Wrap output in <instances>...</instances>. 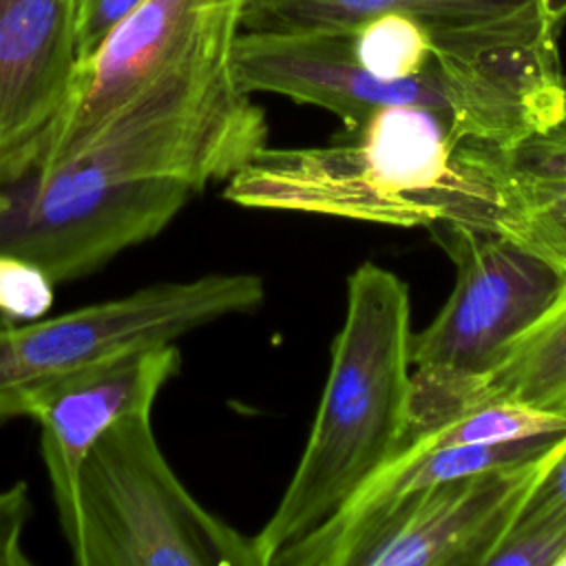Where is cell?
Wrapping results in <instances>:
<instances>
[{
  "label": "cell",
  "instance_id": "cell-1",
  "mask_svg": "<svg viewBox=\"0 0 566 566\" xmlns=\"http://www.w3.org/2000/svg\"><path fill=\"white\" fill-rule=\"evenodd\" d=\"M245 0H144L82 62L35 150L44 170L106 184L175 179L197 192L268 144L234 73Z\"/></svg>",
  "mask_w": 566,
  "mask_h": 566
},
{
  "label": "cell",
  "instance_id": "cell-2",
  "mask_svg": "<svg viewBox=\"0 0 566 566\" xmlns=\"http://www.w3.org/2000/svg\"><path fill=\"white\" fill-rule=\"evenodd\" d=\"M509 146L471 135L436 108L391 104L325 146L265 144L226 179L223 199L402 228L467 226L511 239Z\"/></svg>",
  "mask_w": 566,
  "mask_h": 566
},
{
  "label": "cell",
  "instance_id": "cell-3",
  "mask_svg": "<svg viewBox=\"0 0 566 566\" xmlns=\"http://www.w3.org/2000/svg\"><path fill=\"white\" fill-rule=\"evenodd\" d=\"M407 283L376 263L347 279L345 318L298 464L252 535L261 566L332 517L405 444L411 394Z\"/></svg>",
  "mask_w": 566,
  "mask_h": 566
},
{
  "label": "cell",
  "instance_id": "cell-4",
  "mask_svg": "<svg viewBox=\"0 0 566 566\" xmlns=\"http://www.w3.org/2000/svg\"><path fill=\"white\" fill-rule=\"evenodd\" d=\"M77 566H261L252 535L208 511L166 460L153 413L117 420L80 471Z\"/></svg>",
  "mask_w": 566,
  "mask_h": 566
},
{
  "label": "cell",
  "instance_id": "cell-5",
  "mask_svg": "<svg viewBox=\"0 0 566 566\" xmlns=\"http://www.w3.org/2000/svg\"><path fill=\"white\" fill-rule=\"evenodd\" d=\"M438 241L455 263L453 290L411 340L407 438L471 405L482 376L555 298L566 272L489 230L440 226Z\"/></svg>",
  "mask_w": 566,
  "mask_h": 566
},
{
  "label": "cell",
  "instance_id": "cell-6",
  "mask_svg": "<svg viewBox=\"0 0 566 566\" xmlns=\"http://www.w3.org/2000/svg\"><path fill=\"white\" fill-rule=\"evenodd\" d=\"M265 283L252 272H210L144 285L27 323H0V422L29 418L35 400L104 358L164 343L261 307Z\"/></svg>",
  "mask_w": 566,
  "mask_h": 566
},
{
  "label": "cell",
  "instance_id": "cell-7",
  "mask_svg": "<svg viewBox=\"0 0 566 566\" xmlns=\"http://www.w3.org/2000/svg\"><path fill=\"white\" fill-rule=\"evenodd\" d=\"M195 195L175 179L106 184L22 164L0 172V252L35 261L64 285L159 234Z\"/></svg>",
  "mask_w": 566,
  "mask_h": 566
},
{
  "label": "cell",
  "instance_id": "cell-8",
  "mask_svg": "<svg viewBox=\"0 0 566 566\" xmlns=\"http://www.w3.org/2000/svg\"><path fill=\"white\" fill-rule=\"evenodd\" d=\"M564 433L524 458L440 482L407 500L365 539L352 566H486L551 469Z\"/></svg>",
  "mask_w": 566,
  "mask_h": 566
},
{
  "label": "cell",
  "instance_id": "cell-9",
  "mask_svg": "<svg viewBox=\"0 0 566 566\" xmlns=\"http://www.w3.org/2000/svg\"><path fill=\"white\" fill-rule=\"evenodd\" d=\"M179 367L177 343L130 349L71 374L31 407L29 418L40 427L42 462L71 553L82 535L77 484L84 458L117 420L153 413L157 396Z\"/></svg>",
  "mask_w": 566,
  "mask_h": 566
},
{
  "label": "cell",
  "instance_id": "cell-10",
  "mask_svg": "<svg viewBox=\"0 0 566 566\" xmlns=\"http://www.w3.org/2000/svg\"><path fill=\"white\" fill-rule=\"evenodd\" d=\"M382 13L409 15L440 35L482 49L557 44L566 0H245L243 31H349Z\"/></svg>",
  "mask_w": 566,
  "mask_h": 566
},
{
  "label": "cell",
  "instance_id": "cell-11",
  "mask_svg": "<svg viewBox=\"0 0 566 566\" xmlns=\"http://www.w3.org/2000/svg\"><path fill=\"white\" fill-rule=\"evenodd\" d=\"M77 62V0H0V172L29 161Z\"/></svg>",
  "mask_w": 566,
  "mask_h": 566
},
{
  "label": "cell",
  "instance_id": "cell-12",
  "mask_svg": "<svg viewBox=\"0 0 566 566\" xmlns=\"http://www.w3.org/2000/svg\"><path fill=\"white\" fill-rule=\"evenodd\" d=\"M513 234L566 272V115L506 148Z\"/></svg>",
  "mask_w": 566,
  "mask_h": 566
},
{
  "label": "cell",
  "instance_id": "cell-13",
  "mask_svg": "<svg viewBox=\"0 0 566 566\" xmlns=\"http://www.w3.org/2000/svg\"><path fill=\"white\" fill-rule=\"evenodd\" d=\"M495 398L566 418V281L551 305L502 349L478 382L471 405Z\"/></svg>",
  "mask_w": 566,
  "mask_h": 566
},
{
  "label": "cell",
  "instance_id": "cell-14",
  "mask_svg": "<svg viewBox=\"0 0 566 566\" xmlns=\"http://www.w3.org/2000/svg\"><path fill=\"white\" fill-rule=\"evenodd\" d=\"M566 551V433L559 451L533 489L486 566H557Z\"/></svg>",
  "mask_w": 566,
  "mask_h": 566
},
{
  "label": "cell",
  "instance_id": "cell-15",
  "mask_svg": "<svg viewBox=\"0 0 566 566\" xmlns=\"http://www.w3.org/2000/svg\"><path fill=\"white\" fill-rule=\"evenodd\" d=\"M55 283L44 268L20 254L0 252V323H27L49 316Z\"/></svg>",
  "mask_w": 566,
  "mask_h": 566
},
{
  "label": "cell",
  "instance_id": "cell-16",
  "mask_svg": "<svg viewBox=\"0 0 566 566\" xmlns=\"http://www.w3.org/2000/svg\"><path fill=\"white\" fill-rule=\"evenodd\" d=\"M33 502L29 484L18 480L0 491V566H29L31 557L24 546Z\"/></svg>",
  "mask_w": 566,
  "mask_h": 566
},
{
  "label": "cell",
  "instance_id": "cell-17",
  "mask_svg": "<svg viewBox=\"0 0 566 566\" xmlns=\"http://www.w3.org/2000/svg\"><path fill=\"white\" fill-rule=\"evenodd\" d=\"M144 0H77V55L86 60Z\"/></svg>",
  "mask_w": 566,
  "mask_h": 566
},
{
  "label": "cell",
  "instance_id": "cell-18",
  "mask_svg": "<svg viewBox=\"0 0 566 566\" xmlns=\"http://www.w3.org/2000/svg\"><path fill=\"white\" fill-rule=\"evenodd\" d=\"M557 566H566V551L562 553V557H559V562H557Z\"/></svg>",
  "mask_w": 566,
  "mask_h": 566
}]
</instances>
